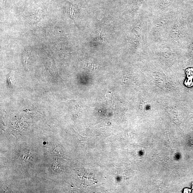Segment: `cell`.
I'll use <instances>...</instances> for the list:
<instances>
[{"label":"cell","instance_id":"2","mask_svg":"<svg viewBox=\"0 0 193 193\" xmlns=\"http://www.w3.org/2000/svg\"><path fill=\"white\" fill-rule=\"evenodd\" d=\"M193 184V186H192V188L193 189V184Z\"/></svg>","mask_w":193,"mask_h":193},{"label":"cell","instance_id":"1","mask_svg":"<svg viewBox=\"0 0 193 193\" xmlns=\"http://www.w3.org/2000/svg\"><path fill=\"white\" fill-rule=\"evenodd\" d=\"M191 190L188 188H185L184 191V193H190Z\"/></svg>","mask_w":193,"mask_h":193}]
</instances>
